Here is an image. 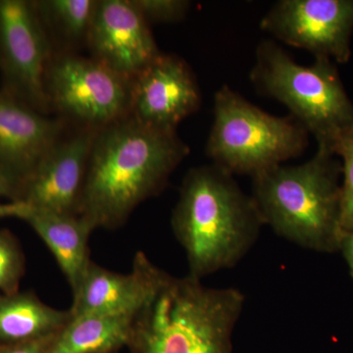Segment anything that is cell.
I'll return each instance as SVG.
<instances>
[{"instance_id":"obj_1","label":"cell","mask_w":353,"mask_h":353,"mask_svg":"<svg viewBox=\"0 0 353 353\" xmlns=\"http://www.w3.org/2000/svg\"><path fill=\"white\" fill-rule=\"evenodd\" d=\"M190 154L176 130L155 128L131 114L95 137L78 215L94 230L117 229L134 209L164 189Z\"/></svg>"},{"instance_id":"obj_2","label":"cell","mask_w":353,"mask_h":353,"mask_svg":"<svg viewBox=\"0 0 353 353\" xmlns=\"http://www.w3.org/2000/svg\"><path fill=\"white\" fill-rule=\"evenodd\" d=\"M171 226L185 253L188 275L202 281L240 263L264 222L233 174L212 163L190 169L183 178Z\"/></svg>"},{"instance_id":"obj_3","label":"cell","mask_w":353,"mask_h":353,"mask_svg":"<svg viewBox=\"0 0 353 353\" xmlns=\"http://www.w3.org/2000/svg\"><path fill=\"white\" fill-rule=\"evenodd\" d=\"M245 296L199 279H163L134 318L130 353H233V334Z\"/></svg>"},{"instance_id":"obj_4","label":"cell","mask_w":353,"mask_h":353,"mask_svg":"<svg viewBox=\"0 0 353 353\" xmlns=\"http://www.w3.org/2000/svg\"><path fill=\"white\" fill-rule=\"evenodd\" d=\"M341 164L317 148L305 163L278 165L252 176V199L264 225L294 245L317 252L340 250Z\"/></svg>"},{"instance_id":"obj_5","label":"cell","mask_w":353,"mask_h":353,"mask_svg":"<svg viewBox=\"0 0 353 353\" xmlns=\"http://www.w3.org/2000/svg\"><path fill=\"white\" fill-rule=\"evenodd\" d=\"M297 64L277 43L259 44L250 80L261 94L284 104L317 141V148L333 153L334 146L353 125V103L333 62L315 58Z\"/></svg>"},{"instance_id":"obj_6","label":"cell","mask_w":353,"mask_h":353,"mask_svg":"<svg viewBox=\"0 0 353 353\" xmlns=\"http://www.w3.org/2000/svg\"><path fill=\"white\" fill-rule=\"evenodd\" d=\"M308 132L292 116L277 117L253 105L228 85L214 97V120L206 154L236 175L254 176L303 154Z\"/></svg>"},{"instance_id":"obj_7","label":"cell","mask_w":353,"mask_h":353,"mask_svg":"<svg viewBox=\"0 0 353 353\" xmlns=\"http://www.w3.org/2000/svg\"><path fill=\"white\" fill-rule=\"evenodd\" d=\"M132 83L94 58L64 55L51 59L46 71L50 105L94 129L129 115Z\"/></svg>"},{"instance_id":"obj_8","label":"cell","mask_w":353,"mask_h":353,"mask_svg":"<svg viewBox=\"0 0 353 353\" xmlns=\"http://www.w3.org/2000/svg\"><path fill=\"white\" fill-rule=\"evenodd\" d=\"M50 43L34 2L0 0V67L6 92L39 112L50 108L46 88Z\"/></svg>"},{"instance_id":"obj_9","label":"cell","mask_w":353,"mask_h":353,"mask_svg":"<svg viewBox=\"0 0 353 353\" xmlns=\"http://www.w3.org/2000/svg\"><path fill=\"white\" fill-rule=\"evenodd\" d=\"M260 28L288 46L315 58L345 63L353 32V0H280Z\"/></svg>"},{"instance_id":"obj_10","label":"cell","mask_w":353,"mask_h":353,"mask_svg":"<svg viewBox=\"0 0 353 353\" xmlns=\"http://www.w3.org/2000/svg\"><path fill=\"white\" fill-rule=\"evenodd\" d=\"M62 119L46 117L17 97L0 92V176L18 201L34 172L63 137Z\"/></svg>"},{"instance_id":"obj_11","label":"cell","mask_w":353,"mask_h":353,"mask_svg":"<svg viewBox=\"0 0 353 353\" xmlns=\"http://www.w3.org/2000/svg\"><path fill=\"white\" fill-rule=\"evenodd\" d=\"M85 41L92 58L132 81L161 54L132 0L97 1Z\"/></svg>"},{"instance_id":"obj_12","label":"cell","mask_w":353,"mask_h":353,"mask_svg":"<svg viewBox=\"0 0 353 353\" xmlns=\"http://www.w3.org/2000/svg\"><path fill=\"white\" fill-rule=\"evenodd\" d=\"M201 104L196 77L176 55L161 53L132 80L130 114L150 126L176 130Z\"/></svg>"},{"instance_id":"obj_13","label":"cell","mask_w":353,"mask_h":353,"mask_svg":"<svg viewBox=\"0 0 353 353\" xmlns=\"http://www.w3.org/2000/svg\"><path fill=\"white\" fill-rule=\"evenodd\" d=\"M99 130L83 127L72 136L62 137L26 183L18 201L37 210L78 215L88 160Z\"/></svg>"},{"instance_id":"obj_14","label":"cell","mask_w":353,"mask_h":353,"mask_svg":"<svg viewBox=\"0 0 353 353\" xmlns=\"http://www.w3.org/2000/svg\"><path fill=\"white\" fill-rule=\"evenodd\" d=\"M164 270L136 253L131 273H116L90 261L73 292L72 317L92 313H138L157 289Z\"/></svg>"},{"instance_id":"obj_15","label":"cell","mask_w":353,"mask_h":353,"mask_svg":"<svg viewBox=\"0 0 353 353\" xmlns=\"http://www.w3.org/2000/svg\"><path fill=\"white\" fill-rule=\"evenodd\" d=\"M24 221L48 246L71 290H75L92 261L88 240L94 227L79 215L59 214L34 208Z\"/></svg>"},{"instance_id":"obj_16","label":"cell","mask_w":353,"mask_h":353,"mask_svg":"<svg viewBox=\"0 0 353 353\" xmlns=\"http://www.w3.org/2000/svg\"><path fill=\"white\" fill-rule=\"evenodd\" d=\"M71 319L70 310L50 307L31 292L0 294V345L57 336Z\"/></svg>"},{"instance_id":"obj_17","label":"cell","mask_w":353,"mask_h":353,"mask_svg":"<svg viewBox=\"0 0 353 353\" xmlns=\"http://www.w3.org/2000/svg\"><path fill=\"white\" fill-rule=\"evenodd\" d=\"M138 313H92L72 317L44 353H115L127 347Z\"/></svg>"},{"instance_id":"obj_18","label":"cell","mask_w":353,"mask_h":353,"mask_svg":"<svg viewBox=\"0 0 353 353\" xmlns=\"http://www.w3.org/2000/svg\"><path fill=\"white\" fill-rule=\"evenodd\" d=\"M43 24L50 25L69 41L87 38L97 0H43L34 2Z\"/></svg>"},{"instance_id":"obj_19","label":"cell","mask_w":353,"mask_h":353,"mask_svg":"<svg viewBox=\"0 0 353 353\" xmlns=\"http://www.w3.org/2000/svg\"><path fill=\"white\" fill-rule=\"evenodd\" d=\"M334 154L341 158V229L353 232V125L341 134L334 146Z\"/></svg>"},{"instance_id":"obj_20","label":"cell","mask_w":353,"mask_h":353,"mask_svg":"<svg viewBox=\"0 0 353 353\" xmlns=\"http://www.w3.org/2000/svg\"><path fill=\"white\" fill-rule=\"evenodd\" d=\"M24 272V261L19 246L8 232L0 231V292H18Z\"/></svg>"},{"instance_id":"obj_21","label":"cell","mask_w":353,"mask_h":353,"mask_svg":"<svg viewBox=\"0 0 353 353\" xmlns=\"http://www.w3.org/2000/svg\"><path fill=\"white\" fill-rule=\"evenodd\" d=\"M148 23H174L182 20L190 6L185 0H132Z\"/></svg>"},{"instance_id":"obj_22","label":"cell","mask_w":353,"mask_h":353,"mask_svg":"<svg viewBox=\"0 0 353 353\" xmlns=\"http://www.w3.org/2000/svg\"><path fill=\"white\" fill-rule=\"evenodd\" d=\"M55 336H57L16 345H0V353H44Z\"/></svg>"},{"instance_id":"obj_23","label":"cell","mask_w":353,"mask_h":353,"mask_svg":"<svg viewBox=\"0 0 353 353\" xmlns=\"http://www.w3.org/2000/svg\"><path fill=\"white\" fill-rule=\"evenodd\" d=\"M31 206L21 201H11L9 202L0 201V219L6 218H19L25 220L31 211Z\"/></svg>"},{"instance_id":"obj_24","label":"cell","mask_w":353,"mask_h":353,"mask_svg":"<svg viewBox=\"0 0 353 353\" xmlns=\"http://www.w3.org/2000/svg\"><path fill=\"white\" fill-rule=\"evenodd\" d=\"M340 252L343 253L347 261L350 275L353 278V232L343 234L341 236Z\"/></svg>"},{"instance_id":"obj_25","label":"cell","mask_w":353,"mask_h":353,"mask_svg":"<svg viewBox=\"0 0 353 353\" xmlns=\"http://www.w3.org/2000/svg\"><path fill=\"white\" fill-rule=\"evenodd\" d=\"M3 197H11V199H13V194L10 188L4 182L3 179L0 176V199H3Z\"/></svg>"}]
</instances>
